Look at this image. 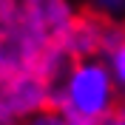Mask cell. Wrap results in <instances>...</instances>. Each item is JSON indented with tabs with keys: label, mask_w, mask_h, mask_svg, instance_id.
<instances>
[{
	"label": "cell",
	"mask_w": 125,
	"mask_h": 125,
	"mask_svg": "<svg viewBox=\"0 0 125 125\" xmlns=\"http://www.w3.org/2000/svg\"><path fill=\"white\" fill-rule=\"evenodd\" d=\"M102 125H125V111H122V108H117L111 117L102 119Z\"/></svg>",
	"instance_id": "obj_7"
},
{
	"label": "cell",
	"mask_w": 125,
	"mask_h": 125,
	"mask_svg": "<svg viewBox=\"0 0 125 125\" xmlns=\"http://www.w3.org/2000/svg\"><path fill=\"white\" fill-rule=\"evenodd\" d=\"M20 9H23L20 17H23L29 26H34V29H37L46 40H51V43H60L62 34H65V31L71 29V23L77 20L65 0H23Z\"/></svg>",
	"instance_id": "obj_3"
},
{
	"label": "cell",
	"mask_w": 125,
	"mask_h": 125,
	"mask_svg": "<svg viewBox=\"0 0 125 125\" xmlns=\"http://www.w3.org/2000/svg\"><path fill=\"white\" fill-rule=\"evenodd\" d=\"M17 0H0V20H9V17H17Z\"/></svg>",
	"instance_id": "obj_6"
},
{
	"label": "cell",
	"mask_w": 125,
	"mask_h": 125,
	"mask_svg": "<svg viewBox=\"0 0 125 125\" xmlns=\"http://www.w3.org/2000/svg\"><path fill=\"white\" fill-rule=\"evenodd\" d=\"M85 3L91 9V14L125 26V0H85Z\"/></svg>",
	"instance_id": "obj_4"
},
{
	"label": "cell",
	"mask_w": 125,
	"mask_h": 125,
	"mask_svg": "<svg viewBox=\"0 0 125 125\" xmlns=\"http://www.w3.org/2000/svg\"><path fill=\"white\" fill-rule=\"evenodd\" d=\"M119 108H122V111H125V94H122V105H119Z\"/></svg>",
	"instance_id": "obj_9"
},
{
	"label": "cell",
	"mask_w": 125,
	"mask_h": 125,
	"mask_svg": "<svg viewBox=\"0 0 125 125\" xmlns=\"http://www.w3.org/2000/svg\"><path fill=\"white\" fill-rule=\"evenodd\" d=\"M51 91L54 83L37 68H26L0 80V125H17L29 114L51 105Z\"/></svg>",
	"instance_id": "obj_2"
},
{
	"label": "cell",
	"mask_w": 125,
	"mask_h": 125,
	"mask_svg": "<svg viewBox=\"0 0 125 125\" xmlns=\"http://www.w3.org/2000/svg\"><path fill=\"white\" fill-rule=\"evenodd\" d=\"M102 57H105V62H108V68H111V74H114V80H117L119 91L125 94V40L117 48H111L108 54H102Z\"/></svg>",
	"instance_id": "obj_5"
},
{
	"label": "cell",
	"mask_w": 125,
	"mask_h": 125,
	"mask_svg": "<svg viewBox=\"0 0 125 125\" xmlns=\"http://www.w3.org/2000/svg\"><path fill=\"white\" fill-rule=\"evenodd\" d=\"M71 125H102V119H71Z\"/></svg>",
	"instance_id": "obj_8"
},
{
	"label": "cell",
	"mask_w": 125,
	"mask_h": 125,
	"mask_svg": "<svg viewBox=\"0 0 125 125\" xmlns=\"http://www.w3.org/2000/svg\"><path fill=\"white\" fill-rule=\"evenodd\" d=\"M51 105L68 119H105L122 105V91L102 54L74 57L54 83Z\"/></svg>",
	"instance_id": "obj_1"
}]
</instances>
